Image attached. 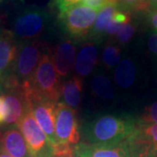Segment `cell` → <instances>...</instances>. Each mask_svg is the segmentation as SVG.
Segmentation results:
<instances>
[{
  "instance_id": "obj_38",
  "label": "cell",
  "mask_w": 157,
  "mask_h": 157,
  "mask_svg": "<svg viewBox=\"0 0 157 157\" xmlns=\"http://www.w3.org/2000/svg\"><path fill=\"white\" fill-rule=\"evenodd\" d=\"M155 157H157V155H156V156H155Z\"/></svg>"
},
{
  "instance_id": "obj_7",
  "label": "cell",
  "mask_w": 157,
  "mask_h": 157,
  "mask_svg": "<svg viewBox=\"0 0 157 157\" xmlns=\"http://www.w3.org/2000/svg\"><path fill=\"white\" fill-rule=\"evenodd\" d=\"M33 157H56V147L37 123L30 108L17 123Z\"/></svg>"
},
{
  "instance_id": "obj_22",
  "label": "cell",
  "mask_w": 157,
  "mask_h": 157,
  "mask_svg": "<svg viewBox=\"0 0 157 157\" xmlns=\"http://www.w3.org/2000/svg\"><path fill=\"white\" fill-rule=\"evenodd\" d=\"M118 9L126 12L131 11H149L150 9L145 0H120Z\"/></svg>"
},
{
  "instance_id": "obj_9",
  "label": "cell",
  "mask_w": 157,
  "mask_h": 157,
  "mask_svg": "<svg viewBox=\"0 0 157 157\" xmlns=\"http://www.w3.org/2000/svg\"><path fill=\"white\" fill-rule=\"evenodd\" d=\"M7 107V117L3 126L17 125L20 119L29 110V101L22 86H10L0 87Z\"/></svg>"
},
{
  "instance_id": "obj_4",
  "label": "cell",
  "mask_w": 157,
  "mask_h": 157,
  "mask_svg": "<svg viewBox=\"0 0 157 157\" xmlns=\"http://www.w3.org/2000/svg\"><path fill=\"white\" fill-rule=\"evenodd\" d=\"M26 94L57 104L60 97L61 83L57 73L51 49L42 56L28 83L22 86Z\"/></svg>"
},
{
  "instance_id": "obj_33",
  "label": "cell",
  "mask_w": 157,
  "mask_h": 157,
  "mask_svg": "<svg viewBox=\"0 0 157 157\" xmlns=\"http://www.w3.org/2000/svg\"><path fill=\"white\" fill-rule=\"evenodd\" d=\"M17 0H0V7L1 6H6L8 4H11V3H17Z\"/></svg>"
},
{
  "instance_id": "obj_3",
  "label": "cell",
  "mask_w": 157,
  "mask_h": 157,
  "mask_svg": "<svg viewBox=\"0 0 157 157\" xmlns=\"http://www.w3.org/2000/svg\"><path fill=\"white\" fill-rule=\"evenodd\" d=\"M50 22V15L45 9L17 3L12 11L9 30L18 41L38 39L48 29Z\"/></svg>"
},
{
  "instance_id": "obj_32",
  "label": "cell",
  "mask_w": 157,
  "mask_h": 157,
  "mask_svg": "<svg viewBox=\"0 0 157 157\" xmlns=\"http://www.w3.org/2000/svg\"><path fill=\"white\" fill-rule=\"evenodd\" d=\"M145 2H146V4L147 5V6L149 7L150 11L156 8L157 0H145Z\"/></svg>"
},
{
  "instance_id": "obj_16",
  "label": "cell",
  "mask_w": 157,
  "mask_h": 157,
  "mask_svg": "<svg viewBox=\"0 0 157 157\" xmlns=\"http://www.w3.org/2000/svg\"><path fill=\"white\" fill-rule=\"evenodd\" d=\"M136 67L131 59L126 58L121 60L114 70L113 79L118 87L128 89L135 84L136 78Z\"/></svg>"
},
{
  "instance_id": "obj_25",
  "label": "cell",
  "mask_w": 157,
  "mask_h": 157,
  "mask_svg": "<svg viewBox=\"0 0 157 157\" xmlns=\"http://www.w3.org/2000/svg\"><path fill=\"white\" fill-rule=\"evenodd\" d=\"M112 20L113 22L119 24V25H123V24H127V23L130 22L131 21V17H130V15H129L128 12L121 11V10H117V11H115V13L113 14Z\"/></svg>"
},
{
  "instance_id": "obj_13",
  "label": "cell",
  "mask_w": 157,
  "mask_h": 157,
  "mask_svg": "<svg viewBox=\"0 0 157 157\" xmlns=\"http://www.w3.org/2000/svg\"><path fill=\"white\" fill-rule=\"evenodd\" d=\"M73 157H130L123 142L116 145H99L78 142L72 147Z\"/></svg>"
},
{
  "instance_id": "obj_12",
  "label": "cell",
  "mask_w": 157,
  "mask_h": 157,
  "mask_svg": "<svg viewBox=\"0 0 157 157\" xmlns=\"http://www.w3.org/2000/svg\"><path fill=\"white\" fill-rule=\"evenodd\" d=\"M17 40L9 29L0 37V85L9 78L17 56Z\"/></svg>"
},
{
  "instance_id": "obj_14",
  "label": "cell",
  "mask_w": 157,
  "mask_h": 157,
  "mask_svg": "<svg viewBox=\"0 0 157 157\" xmlns=\"http://www.w3.org/2000/svg\"><path fill=\"white\" fill-rule=\"evenodd\" d=\"M101 41L86 39L80 46L76 56L74 71L77 76L84 78L93 73L99 60L98 45Z\"/></svg>"
},
{
  "instance_id": "obj_30",
  "label": "cell",
  "mask_w": 157,
  "mask_h": 157,
  "mask_svg": "<svg viewBox=\"0 0 157 157\" xmlns=\"http://www.w3.org/2000/svg\"><path fill=\"white\" fill-rule=\"evenodd\" d=\"M148 22L154 28L157 29V10L148 11Z\"/></svg>"
},
{
  "instance_id": "obj_8",
  "label": "cell",
  "mask_w": 157,
  "mask_h": 157,
  "mask_svg": "<svg viewBox=\"0 0 157 157\" xmlns=\"http://www.w3.org/2000/svg\"><path fill=\"white\" fill-rule=\"evenodd\" d=\"M26 96L29 101L30 111L57 150L55 135V108L57 104L36 96L29 94H26Z\"/></svg>"
},
{
  "instance_id": "obj_1",
  "label": "cell",
  "mask_w": 157,
  "mask_h": 157,
  "mask_svg": "<svg viewBox=\"0 0 157 157\" xmlns=\"http://www.w3.org/2000/svg\"><path fill=\"white\" fill-rule=\"evenodd\" d=\"M137 126V120L131 115L101 114L86 121L81 128L83 142L99 145L122 143Z\"/></svg>"
},
{
  "instance_id": "obj_26",
  "label": "cell",
  "mask_w": 157,
  "mask_h": 157,
  "mask_svg": "<svg viewBox=\"0 0 157 157\" xmlns=\"http://www.w3.org/2000/svg\"><path fill=\"white\" fill-rule=\"evenodd\" d=\"M83 0H53V3H54V6L57 7V9L59 10V11L61 12L68 7L79 4Z\"/></svg>"
},
{
  "instance_id": "obj_21",
  "label": "cell",
  "mask_w": 157,
  "mask_h": 157,
  "mask_svg": "<svg viewBox=\"0 0 157 157\" xmlns=\"http://www.w3.org/2000/svg\"><path fill=\"white\" fill-rule=\"evenodd\" d=\"M139 125L157 123V101L147 106L139 117H136Z\"/></svg>"
},
{
  "instance_id": "obj_5",
  "label": "cell",
  "mask_w": 157,
  "mask_h": 157,
  "mask_svg": "<svg viewBox=\"0 0 157 157\" xmlns=\"http://www.w3.org/2000/svg\"><path fill=\"white\" fill-rule=\"evenodd\" d=\"M98 11L82 4L70 6L59 13L62 30L73 41L86 40L95 22Z\"/></svg>"
},
{
  "instance_id": "obj_18",
  "label": "cell",
  "mask_w": 157,
  "mask_h": 157,
  "mask_svg": "<svg viewBox=\"0 0 157 157\" xmlns=\"http://www.w3.org/2000/svg\"><path fill=\"white\" fill-rule=\"evenodd\" d=\"M93 96L102 101H111L114 99L115 90L111 80L104 74H96L91 80Z\"/></svg>"
},
{
  "instance_id": "obj_10",
  "label": "cell",
  "mask_w": 157,
  "mask_h": 157,
  "mask_svg": "<svg viewBox=\"0 0 157 157\" xmlns=\"http://www.w3.org/2000/svg\"><path fill=\"white\" fill-rule=\"evenodd\" d=\"M75 41L68 39L58 43L52 52L54 67L59 78H67L74 68L76 60Z\"/></svg>"
},
{
  "instance_id": "obj_11",
  "label": "cell",
  "mask_w": 157,
  "mask_h": 157,
  "mask_svg": "<svg viewBox=\"0 0 157 157\" xmlns=\"http://www.w3.org/2000/svg\"><path fill=\"white\" fill-rule=\"evenodd\" d=\"M0 147L12 157H33L17 125L1 126Z\"/></svg>"
},
{
  "instance_id": "obj_17",
  "label": "cell",
  "mask_w": 157,
  "mask_h": 157,
  "mask_svg": "<svg viewBox=\"0 0 157 157\" xmlns=\"http://www.w3.org/2000/svg\"><path fill=\"white\" fill-rule=\"evenodd\" d=\"M119 10L118 6L114 4H108L97 13L95 22L90 32L87 39H93L101 41L107 24L112 20V17L115 11Z\"/></svg>"
},
{
  "instance_id": "obj_34",
  "label": "cell",
  "mask_w": 157,
  "mask_h": 157,
  "mask_svg": "<svg viewBox=\"0 0 157 157\" xmlns=\"http://www.w3.org/2000/svg\"><path fill=\"white\" fill-rule=\"evenodd\" d=\"M56 157H73L72 151L71 152H67V153H63V154H59Z\"/></svg>"
},
{
  "instance_id": "obj_19",
  "label": "cell",
  "mask_w": 157,
  "mask_h": 157,
  "mask_svg": "<svg viewBox=\"0 0 157 157\" xmlns=\"http://www.w3.org/2000/svg\"><path fill=\"white\" fill-rule=\"evenodd\" d=\"M121 52L118 44L113 42H107L103 47L101 53V60L103 67L107 70H110L116 67L121 61Z\"/></svg>"
},
{
  "instance_id": "obj_23",
  "label": "cell",
  "mask_w": 157,
  "mask_h": 157,
  "mask_svg": "<svg viewBox=\"0 0 157 157\" xmlns=\"http://www.w3.org/2000/svg\"><path fill=\"white\" fill-rule=\"evenodd\" d=\"M138 123V122H137ZM141 132L146 135L147 139L152 142L157 152V123L149 125H139Z\"/></svg>"
},
{
  "instance_id": "obj_20",
  "label": "cell",
  "mask_w": 157,
  "mask_h": 157,
  "mask_svg": "<svg viewBox=\"0 0 157 157\" xmlns=\"http://www.w3.org/2000/svg\"><path fill=\"white\" fill-rule=\"evenodd\" d=\"M135 31H136V27L133 23H131V21L127 24L121 25L117 34L115 35L116 41H117L116 44L121 45L128 44L131 41V39H133Z\"/></svg>"
},
{
  "instance_id": "obj_28",
  "label": "cell",
  "mask_w": 157,
  "mask_h": 157,
  "mask_svg": "<svg viewBox=\"0 0 157 157\" xmlns=\"http://www.w3.org/2000/svg\"><path fill=\"white\" fill-rule=\"evenodd\" d=\"M147 47L152 54L157 58V33H152L147 39Z\"/></svg>"
},
{
  "instance_id": "obj_37",
  "label": "cell",
  "mask_w": 157,
  "mask_h": 157,
  "mask_svg": "<svg viewBox=\"0 0 157 157\" xmlns=\"http://www.w3.org/2000/svg\"><path fill=\"white\" fill-rule=\"evenodd\" d=\"M154 10H157V6H156V8H155V9H154Z\"/></svg>"
},
{
  "instance_id": "obj_36",
  "label": "cell",
  "mask_w": 157,
  "mask_h": 157,
  "mask_svg": "<svg viewBox=\"0 0 157 157\" xmlns=\"http://www.w3.org/2000/svg\"><path fill=\"white\" fill-rule=\"evenodd\" d=\"M109 2H110V3H112V4H114V5L118 6V4H119L120 0H109Z\"/></svg>"
},
{
  "instance_id": "obj_27",
  "label": "cell",
  "mask_w": 157,
  "mask_h": 157,
  "mask_svg": "<svg viewBox=\"0 0 157 157\" xmlns=\"http://www.w3.org/2000/svg\"><path fill=\"white\" fill-rule=\"evenodd\" d=\"M121 25H119L117 23L113 22V20H111L110 22L107 24L106 30H105V33H104V36H107V37H113L117 34L119 28H120Z\"/></svg>"
},
{
  "instance_id": "obj_2",
  "label": "cell",
  "mask_w": 157,
  "mask_h": 157,
  "mask_svg": "<svg viewBox=\"0 0 157 157\" xmlns=\"http://www.w3.org/2000/svg\"><path fill=\"white\" fill-rule=\"evenodd\" d=\"M49 50L48 45L39 39L18 41L17 56L11 73L9 78L0 85V87L10 86H23L28 83L42 56Z\"/></svg>"
},
{
  "instance_id": "obj_35",
  "label": "cell",
  "mask_w": 157,
  "mask_h": 157,
  "mask_svg": "<svg viewBox=\"0 0 157 157\" xmlns=\"http://www.w3.org/2000/svg\"><path fill=\"white\" fill-rule=\"evenodd\" d=\"M0 157H12L9 154H7L6 152H5L1 147H0Z\"/></svg>"
},
{
  "instance_id": "obj_29",
  "label": "cell",
  "mask_w": 157,
  "mask_h": 157,
  "mask_svg": "<svg viewBox=\"0 0 157 157\" xmlns=\"http://www.w3.org/2000/svg\"><path fill=\"white\" fill-rule=\"evenodd\" d=\"M7 117V107L3 94L0 93V125H4Z\"/></svg>"
},
{
  "instance_id": "obj_6",
  "label": "cell",
  "mask_w": 157,
  "mask_h": 157,
  "mask_svg": "<svg viewBox=\"0 0 157 157\" xmlns=\"http://www.w3.org/2000/svg\"><path fill=\"white\" fill-rule=\"evenodd\" d=\"M55 135L57 155L71 152L72 147L80 140L76 112L63 102H58L55 108Z\"/></svg>"
},
{
  "instance_id": "obj_24",
  "label": "cell",
  "mask_w": 157,
  "mask_h": 157,
  "mask_svg": "<svg viewBox=\"0 0 157 157\" xmlns=\"http://www.w3.org/2000/svg\"><path fill=\"white\" fill-rule=\"evenodd\" d=\"M80 4L88 6L99 12L102 8H104L108 4H110V2L109 0H83Z\"/></svg>"
},
{
  "instance_id": "obj_31",
  "label": "cell",
  "mask_w": 157,
  "mask_h": 157,
  "mask_svg": "<svg viewBox=\"0 0 157 157\" xmlns=\"http://www.w3.org/2000/svg\"><path fill=\"white\" fill-rule=\"evenodd\" d=\"M6 17L3 14L0 13V37L2 36V34L4 33V32L6 31Z\"/></svg>"
},
{
  "instance_id": "obj_15",
  "label": "cell",
  "mask_w": 157,
  "mask_h": 157,
  "mask_svg": "<svg viewBox=\"0 0 157 157\" xmlns=\"http://www.w3.org/2000/svg\"><path fill=\"white\" fill-rule=\"evenodd\" d=\"M83 94V80L77 75L66 79L61 84L60 97L63 103L76 112L80 107Z\"/></svg>"
}]
</instances>
